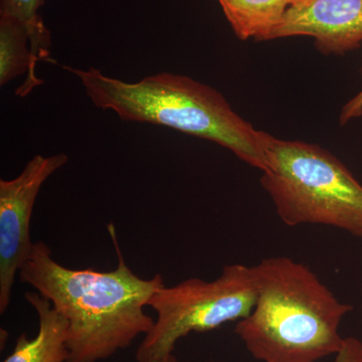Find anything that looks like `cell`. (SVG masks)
I'll use <instances>...</instances> for the list:
<instances>
[{"mask_svg":"<svg viewBox=\"0 0 362 362\" xmlns=\"http://www.w3.org/2000/svg\"><path fill=\"white\" fill-rule=\"evenodd\" d=\"M256 299L254 267L243 264L225 266L216 280L192 278L163 286L150 299L157 319L138 347L136 361H159L173 354L178 340L190 333L209 332L246 318Z\"/></svg>","mask_w":362,"mask_h":362,"instance_id":"obj_5","label":"cell"},{"mask_svg":"<svg viewBox=\"0 0 362 362\" xmlns=\"http://www.w3.org/2000/svg\"><path fill=\"white\" fill-rule=\"evenodd\" d=\"M45 0H0V16L18 20L30 32V47L33 69L40 62L56 63L51 57V33L39 14Z\"/></svg>","mask_w":362,"mask_h":362,"instance_id":"obj_11","label":"cell"},{"mask_svg":"<svg viewBox=\"0 0 362 362\" xmlns=\"http://www.w3.org/2000/svg\"><path fill=\"white\" fill-rule=\"evenodd\" d=\"M25 298L39 318V332L33 339L25 333L21 334L13 354L4 362H66L68 322L65 317L37 292H26Z\"/></svg>","mask_w":362,"mask_h":362,"instance_id":"obj_8","label":"cell"},{"mask_svg":"<svg viewBox=\"0 0 362 362\" xmlns=\"http://www.w3.org/2000/svg\"><path fill=\"white\" fill-rule=\"evenodd\" d=\"M240 40H268L289 7L288 0H218Z\"/></svg>","mask_w":362,"mask_h":362,"instance_id":"obj_10","label":"cell"},{"mask_svg":"<svg viewBox=\"0 0 362 362\" xmlns=\"http://www.w3.org/2000/svg\"><path fill=\"white\" fill-rule=\"evenodd\" d=\"M300 1H302V0H288V4H289V6H292V4H298Z\"/></svg>","mask_w":362,"mask_h":362,"instance_id":"obj_15","label":"cell"},{"mask_svg":"<svg viewBox=\"0 0 362 362\" xmlns=\"http://www.w3.org/2000/svg\"><path fill=\"white\" fill-rule=\"evenodd\" d=\"M261 185L287 226H325L362 238V185L328 150L267 133Z\"/></svg>","mask_w":362,"mask_h":362,"instance_id":"obj_4","label":"cell"},{"mask_svg":"<svg viewBox=\"0 0 362 362\" xmlns=\"http://www.w3.org/2000/svg\"><path fill=\"white\" fill-rule=\"evenodd\" d=\"M65 153L37 156L20 175L0 180V314L11 301L16 275L33 251L30 220L40 188L68 163Z\"/></svg>","mask_w":362,"mask_h":362,"instance_id":"obj_6","label":"cell"},{"mask_svg":"<svg viewBox=\"0 0 362 362\" xmlns=\"http://www.w3.org/2000/svg\"><path fill=\"white\" fill-rule=\"evenodd\" d=\"M313 37L324 54H344L362 45V0H302L285 11L268 40Z\"/></svg>","mask_w":362,"mask_h":362,"instance_id":"obj_7","label":"cell"},{"mask_svg":"<svg viewBox=\"0 0 362 362\" xmlns=\"http://www.w3.org/2000/svg\"><path fill=\"white\" fill-rule=\"evenodd\" d=\"M254 267L257 299L235 333L256 361L317 362L337 356L343 318L354 310L309 267L288 257H269Z\"/></svg>","mask_w":362,"mask_h":362,"instance_id":"obj_2","label":"cell"},{"mask_svg":"<svg viewBox=\"0 0 362 362\" xmlns=\"http://www.w3.org/2000/svg\"><path fill=\"white\" fill-rule=\"evenodd\" d=\"M362 116V90L352 98L345 106L343 107L341 114H340V122L346 124L352 119L359 118Z\"/></svg>","mask_w":362,"mask_h":362,"instance_id":"obj_13","label":"cell"},{"mask_svg":"<svg viewBox=\"0 0 362 362\" xmlns=\"http://www.w3.org/2000/svg\"><path fill=\"white\" fill-rule=\"evenodd\" d=\"M333 362H362V340L354 337H344L342 349Z\"/></svg>","mask_w":362,"mask_h":362,"instance_id":"obj_12","label":"cell"},{"mask_svg":"<svg viewBox=\"0 0 362 362\" xmlns=\"http://www.w3.org/2000/svg\"><path fill=\"white\" fill-rule=\"evenodd\" d=\"M80 80L90 102L126 122L153 124L216 143L264 173L267 132L242 118L214 88L177 74H156L125 82L96 68L63 66Z\"/></svg>","mask_w":362,"mask_h":362,"instance_id":"obj_3","label":"cell"},{"mask_svg":"<svg viewBox=\"0 0 362 362\" xmlns=\"http://www.w3.org/2000/svg\"><path fill=\"white\" fill-rule=\"evenodd\" d=\"M152 362H178L177 358L175 356V354H170V356L164 357V358L159 359V361Z\"/></svg>","mask_w":362,"mask_h":362,"instance_id":"obj_14","label":"cell"},{"mask_svg":"<svg viewBox=\"0 0 362 362\" xmlns=\"http://www.w3.org/2000/svg\"><path fill=\"white\" fill-rule=\"evenodd\" d=\"M118 264L115 270H74L61 265L44 242L33 251L18 272L30 285L49 300L68 322L66 362H97L130 346L140 334H147L154 320L145 313L150 299L164 284L156 274L142 279L123 258L113 225L108 226Z\"/></svg>","mask_w":362,"mask_h":362,"instance_id":"obj_1","label":"cell"},{"mask_svg":"<svg viewBox=\"0 0 362 362\" xmlns=\"http://www.w3.org/2000/svg\"><path fill=\"white\" fill-rule=\"evenodd\" d=\"M26 75L16 95L25 97L42 83L33 65L30 32L23 23L8 16H0V85Z\"/></svg>","mask_w":362,"mask_h":362,"instance_id":"obj_9","label":"cell"}]
</instances>
